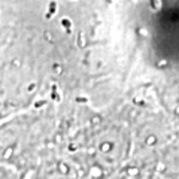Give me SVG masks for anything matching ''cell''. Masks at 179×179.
I'll use <instances>...</instances> for the list:
<instances>
[{
    "label": "cell",
    "instance_id": "1",
    "mask_svg": "<svg viewBox=\"0 0 179 179\" xmlns=\"http://www.w3.org/2000/svg\"><path fill=\"white\" fill-rule=\"evenodd\" d=\"M55 9H57V3H55V2H51V3H49V11H48V15H46V18H51L52 14L55 12Z\"/></svg>",
    "mask_w": 179,
    "mask_h": 179
}]
</instances>
